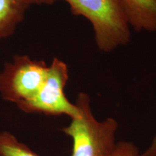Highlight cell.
Listing matches in <instances>:
<instances>
[{
	"mask_svg": "<svg viewBox=\"0 0 156 156\" xmlns=\"http://www.w3.org/2000/svg\"><path fill=\"white\" fill-rule=\"evenodd\" d=\"M29 6L24 0H0V38L12 34Z\"/></svg>",
	"mask_w": 156,
	"mask_h": 156,
	"instance_id": "obj_6",
	"label": "cell"
},
{
	"mask_svg": "<svg viewBox=\"0 0 156 156\" xmlns=\"http://www.w3.org/2000/svg\"><path fill=\"white\" fill-rule=\"evenodd\" d=\"M129 26L137 31H156V0H119Z\"/></svg>",
	"mask_w": 156,
	"mask_h": 156,
	"instance_id": "obj_5",
	"label": "cell"
},
{
	"mask_svg": "<svg viewBox=\"0 0 156 156\" xmlns=\"http://www.w3.org/2000/svg\"><path fill=\"white\" fill-rule=\"evenodd\" d=\"M139 156H156V133L152 140L151 145L142 153H140Z\"/></svg>",
	"mask_w": 156,
	"mask_h": 156,
	"instance_id": "obj_9",
	"label": "cell"
},
{
	"mask_svg": "<svg viewBox=\"0 0 156 156\" xmlns=\"http://www.w3.org/2000/svg\"><path fill=\"white\" fill-rule=\"evenodd\" d=\"M75 105L79 116L71 119L69 125L62 129L73 140L70 156H112L117 144L118 122L112 117L97 120L91 110L90 98L85 93L78 94Z\"/></svg>",
	"mask_w": 156,
	"mask_h": 156,
	"instance_id": "obj_1",
	"label": "cell"
},
{
	"mask_svg": "<svg viewBox=\"0 0 156 156\" xmlns=\"http://www.w3.org/2000/svg\"><path fill=\"white\" fill-rule=\"evenodd\" d=\"M48 67L44 61L28 56H15L0 73V93L5 100L17 105L33 98L42 87Z\"/></svg>",
	"mask_w": 156,
	"mask_h": 156,
	"instance_id": "obj_4",
	"label": "cell"
},
{
	"mask_svg": "<svg viewBox=\"0 0 156 156\" xmlns=\"http://www.w3.org/2000/svg\"><path fill=\"white\" fill-rule=\"evenodd\" d=\"M0 156H40L8 132H0Z\"/></svg>",
	"mask_w": 156,
	"mask_h": 156,
	"instance_id": "obj_7",
	"label": "cell"
},
{
	"mask_svg": "<svg viewBox=\"0 0 156 156\" xmlns=\"http://www.w3.org/2000/svg\"><path fill=\"white\" fill-rule=\"evenodd\" d=\"M24 1L28 4V5H32V4H36V5H42V4H53L57 0H24Z\"/></svg>",
	"mask_w": 156,
	"mask_h": 156,
	"instance_id": "obj_10",
	"label": "cell"
},
{
	"mask_svg": "<svg viewBox=\"0 0 156 156\" xmlns=\"http://www.w3.org/2000/svg\"><path fill=\"white\" fill-rule=\"evenodd\" d=\"M140 151L133 142L120 141L117 142L112 156H139Z\"/></svg>",
	"mask_w": 156,
	"mask_h": 156,
	"instance_id": "obj_8",
	"label": "cell"
},
{
	"mask_svg": "<svg viewBox=\"0 0 156 156\" xmlns=\"http://www.w3.org/2000/svg\"><path fill=\"white\" fill-rule=\"evenodd\" d=\"M72 12L83 16L93 25L101 51H112L130 40V29L119 0H64Z\"/></svg>",
	"mask_w": 156,
	"mask_h": 156,
	"instance_id": "obj_2",
	"label": "cell"
},
{
	"mask_svg": "<svg viewBox=\"0 0 156 156\" xmlns=\"http://www.w3.org/2000/svg\"><path fill=\"white\" fill-rule=\"evenodd\" d=\"M68 77L67 64L54 58L38 92L29 100L18 103L17 106L26 113H40L48 116L66 115L70 119L76 118L79 116L77 107L68 100L64 93Z\"/></svg>",
	"mask_w": 156,
	"mask_h": 156,
	"instance_id": "obj_3",
	"label": "cell"
}]
</instances>
